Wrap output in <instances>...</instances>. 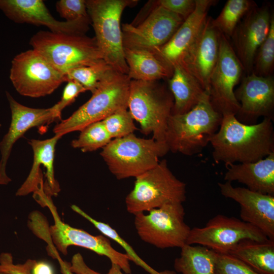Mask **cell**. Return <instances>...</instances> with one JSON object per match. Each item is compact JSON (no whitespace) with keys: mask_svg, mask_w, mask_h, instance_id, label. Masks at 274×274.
Here are the masks:
<instances>
[{"mask_svg":"<svg viewBox=\"0 0 274 274\" xmlns=\"http://www.w3.org/2000/svg\"><path fill=\"white\" fill-rule=\"evenodd\" d=\"M244 72V68L227 38L221 33L218 60L211 75L208 91L214 108L222 116L235 115L240 105L234 88Z\"/></svg>","mask_w":274,"mask_h":274,"instance_id":"12","label":"cell"},{"mask_svg":"<svg viewBox=\"0 0 274 274\" xmlns=\"http://www.w3.org/2000/svg\"><path fill=\"white\" fill-rule=\"evenodd\" d=\"M224 180L237 181L250 190L274 195V152L258 161L226 165Z\"/></svg>","mask_w":274,"mask_h":274,"instance_id":"23","label":"cell"},{"mask_svg":"<svg viewBox=\"0 0 274 274\" xmlns=\"http://www.w3.org/2000/svg\"><path fill=\"white\" fill-rule=\"evenodd\" d=\"M273 15L268 5H256L241 20L231 37L246 75L252 72L255 56L269 32Z\"/></svg>","mask_w":274,"mask_h":274,"instance_id":"16","label":"cell"},{"mask_svg":"<svg viewBox=\"0 0 274 274\" xmlns=\"http://www.w3.org/2000/svg\"><path fill=\"white\" fill-rule=\"evenodd\" d=\"M174 261L176 270L182 274H214L216 252L203 246L186 244Z\"/></svg>","mask_w":274,"mask_h":274,"instance_id":"27","label":"cell"},{"mask_svg":"<svg viewBox=\"0 0 274 274\" xmlns=\"http://www.w3.org/2000/svg\"><path fill=\"white\" fill-rule=\"evenodd\" d=\"M214 274H259L229 253L216 252Z\"/></svg>","mask_w":274,"mask_h":274,"instance_id":"34","label":"cell"},{"mask_svg":"<svg viewBox=\"0 0 274 274\" xmlns=\"http://www.w3.org/2000/svg\"><path fill=\"white\" fill-rule=\"evenodd\" d=\"M29 44L32 49L65 75L73 68L104 61L95 37L85 34L41 30L30 38Z\"/></svg>","mask_w":274,"mask_h":274,"instance_id":"3","label":"cell"},{"mask_svg":"<svg viewBox=\"0 0 274 274\" xmlns=\"http://www.w3.org/2000/svg\"><path fill=\"white\" fill-rule=\"evenodd\" d=\"M217 2L215 0H196L194 11L184 20L166 43L152 50L154 52L172 67L180 63L203 27L210 8Z\"/></svg>","mask_w":274,"mask_h":274,"instance_id":"22","label":"cell"},{"mask_svg":"<svg viewBox=\"0 0 274 274\" xmlns=\"http://www.w3.org/2000/svg\"><path fill=\"white\" fill-rule=\"evenodd\" d=\"M0 274H11V273L5 272H0Z\"/></svg>","mask_w":274,"mask_h":274,"instance_id":"44","label":"cell"},{"mask_svg":"<svg viewBox=\"0 0 274 274\" xmlns=\"http://www.w3.org/2000/svg\"><path fill=\"white\" fill-rule=\"evenodd\" d=\"M169 151L165 142L144 139L131 133L114 139L100 155L117 179L136 178L155 167Z\"/></svg>","mask_w":274,"mask_h":274,"instance_id":"6","label":"cell"},{"mask_svg":"<svg viewBox=\"0 0 274 274\" xmlns=\"http://www.w3.org/2000/svg\"><path fill=\"white\" fill-rule=\"evenodd\" d=\"M274 68V15L269 32L259 47L255 56L252 72L257 76L266 77L272 76Z\"/></svg>","mask_w":274,"mask_h":274,"instance_id":"32","label":"cell"},{"mask_svg":"<svg viewBox=\"0 0 274 274\" xmlns=\"http://www.w3.org/2000/svg\"><path fill=\"white\" fill-rule=\"evenodd\" d=\"M212 20L208 16L198 37L180 63L208 91L209 79L218 60L221 35L212 24Z\"/></svg>","mask_w":274,"mask_h":274,"instance_id":"20","label":"cell"},{"mask_svg":"<svg viewBox=\"0 0 274 274\" xmlns=\"http://www.w3.org/2000/svg\"><path fill=\"white\" fill-rule=\"evenodd\" d=\"M186 184L168 166L166 159L135 178L132 190L125 198L126 210L134 215L186 199Z\"/></svg>","mask_w":274,"mask_h":274,"instance_id":"8","label":"cell"},{"mask_svg":"<svg viewBox=\"0 0 274 274\" xmlns=\"http://www.w3.org/2000/svg\"><path fill=\"white\" fill-rule=\"evenodd\" d=\"M43 203L48 207L54 221L53 225L48 227L45 226L39 237L47 243V250L55 247L56 249L65 256L67 254V249L70 246L82 247L99 255L107 257L111 263L119 266L125 273L131 274L129 257L126 254L114 249L108 237L104 235H92L85 230L74 228L62 222L50 198H45Z\"/></svg>","mask_w":274,"mask_h":274,"instance_id":"10","label":"cell"},{"mask_svg":"<svg viewBox=\"0 0 274 274\" xmlns=\"http://www.w3.org/2000/svg\"><path fill=\"white\" fill-rule=\"evenodd\" d=\"M112 140L102 121L91 123L80 131L77 139L71 142V146L85 153L103 148Z\"/></svg>","mask_w":274,"mask_h":274,"instance_id":"30","label":"cell"},{"mask_svg":"<svg viewBox=\"0 0 274 274\" xmlns=\"http://www.w3.org/2000/svg\"><path fill=\"white\" fill-rule=\"evenodd\" d=\"M173 68V75L167 80L174 98L172 115L182 114L196 106L207 91L182 64Z\"/></svg>","mask_w":274,"mask_h":274,"instance_id":"25","label":"cell"},{"mask_svg":"<svg viewBox=\"0 0 274 274\" xmlns=\"http://www.w3.org/2000/svg\"><path fill=\"white\" fill-rule=\"evenodd\" d=\"M147 212L134 215L135 228L143 241L160 249L186 244L191 228L185 222L182 203H166Z\"/></svg>","mask_w":274,"mask_h":274,"instance_id":"9","label":"cell"},{"mask_svg":"<svg viewBox=\"0 0 274 274\" xmlns=\"http://www.w3.org/2000/svg\"><path fill=\"white\" fill-rule=\"evenodd\" d=\"M71 209L90 222L104 235L112 239L120 245L126 252L125 254L129 257L130 261H133L135 264L140 266L150 274H174V272L170 271L158 272L155 271L139 257L133 248L109 224L94 219L76 205H72Z\"/></svg>","mask_w":274,"mask_h":274,"instance_id":"29","label":"cell"},{"mask_svg":"<svg viewBox=\"0 0 274 274\" xmlns=\"http://www.w3.org/2000/svg\"><path fill=\"white\" fill-rule=\"evenodd\" d=\"M130 80L144 81L169 79L173 68L162 61L153 50L124 47Z\"/></svg>","mask_w":274,"mask_h":274,"instance_id":"24","label":"cell"},{"mask_svg":"<svg viewBox=\"0 0 274 274\" xmlns=\"http://www.w3.org/2000/svg\"><path fill=\"white\" fill-rule=\"evenodd\" d=\"M120 267L116 264L112 263L108 274H124Z\"/></svg>","mask_w":274,"mask_h":274,"instance_id":"43","label":"cell"},{"mask_svg":"<svg viewBox=\"0 0 274 274\" xmlns=\"http://www.w3.org/2000/svg\"><path fill=\"white\" fill-rule=\"evenodd\" d=\"M1 124H0V127ZM11 181V178L7 175L6 172L2 171L0 169V185H5Z\"/></svg>","mask_w":274,"mask_h":274,"instance_id":"42","label":"cell"},{"mask_svg":"<svg viewBox=\"0 0 274 274\" xmlns=\"http://www.w3.org/2000/svg\"><path fill=\"white\" fill-rule=\"evenodd\" d=\"M112 69L105 61L93 65L78 67L65 74L66 82L75 80L93 93Z\"/></svg>","mask_w":274,"mask_h":274,"instance_id":"31","label":"cell"},{"mask_svg":"<svg viewBox=\"0 0 274 274\" xmlns=\"http://www.w3.org/2000/svg\"><path fill=\"white\" fill-rule=\"evenodd\" d=\"M174 98L168 87L159 81L130 80L127 109L145 135L165 142L168 118Z\"/></svg>","mask_w":274,"mask_h":274,"instance_id":"5","label":"cell"},{"mask_svg":"<svg viewBox=\"0 0 274 274\" xmlns=\"http://www.w3.org/2000/svg\"><path fill=\"white\" fill-rule=\"evenodd\" d=\"M11 112V121L8 132L0 142V169L6 172V166L12 147L15 142L29 129L42 125H48L60 119L53 107L32 108L17 102L6 92Z\"/></svg>","mask_w":274,"mask_h":274,"instance_id":"21","label":"cell"},{"mask_svg":"<svg viewBox=\"0 0 274 274\" xmlns=\"http://www.w3.org/2000/svg\"><path fill=\"white\" fill-rule=\"evenodd\" d=\"M102 122L112 139L125 136L138 129L134 119L127 108L119 109L113 113Z\"/></svg>","mask_w":274,"mask_h":274,"instance_id":"33","label":"cell"},{"mask_svg":"<svg viewBox=\"0 0 274 274\" xmlns=\"http://www.w3.org/2000/svg\"><path fill=\"white\" fill-rule=\"evenodd\" d=\"M32 274H54L52 266L44 261H36L32 269Z\"/></svg>","mask_w":274,"mask_h":274,"instance_id":"40","label":"cell"},{"mask_svg":"<svg viewBox=\"0 0 274 274\" xmlns=\"http://www.w3.org/2000/svg\"><path fill=\"white\" fill-rule=\"evenodd\" d=\"M56 259L58 261L62 274H74L70 270V262L63 261L58 254L56 256Z\"/></svg>","mask_w":274,"mask_h":274,"instance_id":"41","label":"cell"},{"mask_svg":"<svg viewBox=\"0 0 274 274\" xmlns=\"http://www.w3.org/2000/svg\"><path fill=\"white\" fill-rule=\"evenodd\" d=\"M227 253L259 274H274V241L243 240Z\"/></svg>","mask_w":274,"mask_h":274,"instance_id":"26","label":"cell"},{"mask_svg":"<svg viewBox=\"0 0 274 274\" xmlns=\"http://www.w3.org/2000/svg\"><path fill=\"white\" fill-rule=\"evenodd\" d=\"M70 268L75 274H101L90 268L80 253L74 254L72 257Z\"/></svg>","mask_w":274,"mask_h":274,"instance_id":"39","label":"cell"},{"mask_svg":"<svg viewBox=\"0 0 274 274\" xmlns=\"http://www.w3.org/2000/svg\"><path fill=\"white\" fill-rule=\"evenodd\" d=\"M60 138L56 135L44 140L32 139L28 141L33 153L30 172L24 183L16 192L17 196L33 192L35 197L45 194L49 197L60 191L55 179L54 160L55 146Z\"/></svg>","mask_w":274,"mask_h":274,"instance_id":"18","label":"cell"},{"mask_svg":"<svg viewBox=\"0 0 274 274\" xmlns=\"http://www.w3.org/2000/svg\"><path fill=\"white\" fill-rule=\"evenodd\" d=\"M10 79L20 94L34 98L49 95L66 82L65 75L33 49L22 52L14 57Z\"/></svg>","mask_w":274,"mask_h":274,"instance_id":"11","label":"cell"},{"mask_svg":"<svg viewBox=\"0 0 274 274\" xmlns=\"http://www.w3.org/2000/svg\"><path fill=\"white\" fill-rule=\"evenodd\" d=\"M234 95L240 105L235 117L247 125L257 123L260 117L273 120L274 79L273 76L264 77L252 73L242 78Z\"/></svg>","mask_w":274,"mask_h":274,"instance_id":"15","label":"cell"},{"mask_svg":"<svg viewBox=\"0 0 274 274\" xmlns=\"http://www.w3.org/2000/svg\"><path fill=\"white\" fill-rule=\"evenodd\" d=\"M36 261L28 259L23 264H14L13 257L9 253L0 255V272L11 274H32V269Z\"/></svg>","mask_w":274,"mask_h":274,"instance_id":"37","label":"cell"},{"mask_svg":"<svg viewBox=\"0 0 274 274\" xmlns=\"http://www.w3.org/2000/svg\"><path fill=\"white\" fill-rule=\"evenodd\" d=\"M156 5L160 6L185 20L195 10L196 0H159L155 1Z\"/></svg>","mask_w":274,"mask_h":274,"instance_id":"38","label":"cell"},{"mask_svg":"<svg viewBox=\"0 0 274 274\" xmlns=\"http://www.w3.org/2000/svg\"><path fill=\"white\" fill-rule=\"evenodd\" d=\"M268 238L258 228L235 217L219 214L203 227L191 229L186 244H198L218 253H227L241 241Z\"/></svg>","mask_w":274,"mask_h":274,"instance_id":"13","label":"cell"},{"mask_svg":"<svg viewBox=\"0 0 274 274\" xmlns=\"http://www.w3.org/2000/svg\"><path fill=\"white\" fill-rule=\"evenodd\" d=\"M256 5L250 0H228L218 17L212 18V24L225 37L230 38L241 20Z\"/></svg>","mask_w":274,"mask_h":274,"instance_id":"28","label":"cell"},{"mask_svg":"<svg viewBox=\"0 0 274 274\" xmlns=\"http://www.w3.org/2000/svg\"><path fill=\"white\" fill-rule=\"evenodd\" d=\"M221 194L237 202L242 221L259 229L274 241V195L255 192L247 188L233 187L231 182L218 183Z\"/></svg>","mask_w":274,"mask_h":274,"instance_id":"17","label":"cell"},{"mask_svg":"<svg viewBox=\"0 0 274 274\" xmlns=\"http://www.w3.org/2000/svg\"><path fill=\"white\" fill-rule=\"evenodd\" d=\"M136 0H87V13L104 60L115 71L127 75L121 18L124 10Z\"/></svg>","mask_w":274,"mask_h":274,"instance_id":"7","label":"cell"},{"mask_svg":"<svg viewBox=\"0 0 274 274\" xmlns=\"http://www.w3.org/2000/svg\"><path fill=\"white\" fill-rule=\"evenodd\" d=\"M273 120L263 118L259 123L247 125L234 115L222 116L219 128L210 141L212 156L225 165L258 161L274 152Z\"/></svg>","mask_w":274,"mask_h":274,"instance_id":"1","label":"cell"},{"mask_svg":"<svg viewBox=\"0 0 274 274\" xmlns=\"http://www.w3.org/2000/svg\"><path fill=\"white\" fill-rule=\"evenodd\" d=\"M130 81L127 75L111 70L91 98L68 118L55 126V135L61 138L70 132L80 131L119 109L127 108Z\"/></svg>","mask_w":274,"mask_h":274,"instance_id":"4","label":"cell"},{"mask_svg":"<svg viewBox=\"0 0 274 274\" xmlns=\"http://www.w3.org/2000/svg\"><path fill=\"white\" fill-rule=\"evenodd\" d=\"M154 6L141 22L121 26L124 47L153 50L166 43L184 19L153 1Z\"/></svg>","mask_w":274,"mask_h":274,"instance_id":"14","label":"cell"},{"mask_svg":"<svg viewBox=\"0 0 274 274\" xmlns=\"http://www.w3.org/2000/svg\"><path fill=\"white\" fill-rule=\"evenodd\" d=\"M56 8L65 21H73L89 18L85 0H60L56 3Z\"/></svg>","mask_w":274,"mask_h":274,"instance_id":"35","label":"cell"},{"mask_svg":"<svg viewBox=\"0 0 274 274\" xmlns=\"http://www.w3.org/2000/svg\"><path fill=\"white\" fill-rule=\"evenodd\" d=\"M0 10L15 22L44 25L54 32L85 34L91 22L89 18L73 21L57 20L41 0H0Z\"/></svg>","mask_w":274,"mask_h":274,"instance_id":"19","label":"cell"},{"mask_svg":"<svg viewBox=\"0 0 274 274\" xmlns=\"http://www.w3.org/2000/svg\"><path fill=\"white\" fill-rule=\"evenodd\" d=\"M86 91L78 82L72 80H68L60 100L52 107L57 116L60 119L62 111L73 103L80 93Z\"/></svg>","mask_w":274,"mask_h":274,"instance_id":"36","label":"cell"},{"mask_svg":"<svg viewBox=\"0 0 274 274\" xmlns=\"http://www.w3.org/2000/svg\"><path fill=\"white\" fill-rule=\"evenodd\" d=\"M222 119L206 91L190 111L169 116L165 135L169 151L187 156L200 153L218 131Z\"/></svg>","mask_w":274,"mask_h":274,"instance_id":"2","label":"cell"}]
</instances>
